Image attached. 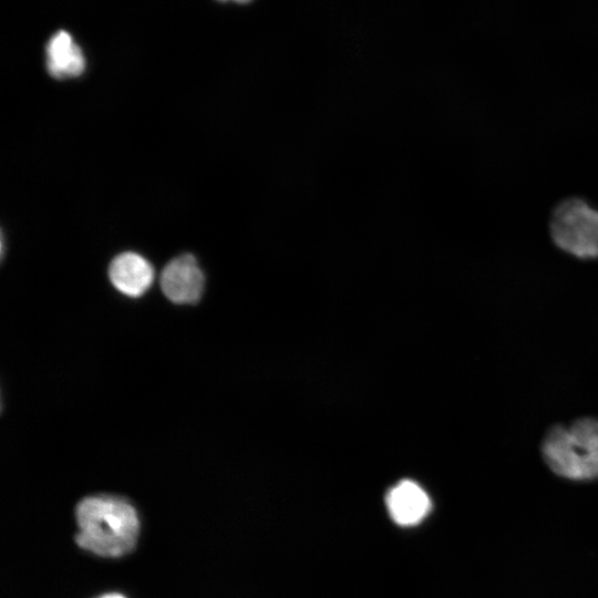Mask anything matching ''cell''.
<instances>
[{
    "label": "cell",
    "mask_w": 598,
    "mask_h": 598,
    "mask_svg": "<svg viewBox=\"0 0 598 598\" xmlns=\"http://www.w3.org/2000/svg\"><path fill=\"white\" fill-rule=\"evenodd\" d=\"M76 544L97 556L120 557L137 540L140 520L133 505L114 495H94L76 506Z\"/></svg>",
    "instance_id": "6da1fadb"
},
{
    "label": "cell",
    "mask_w": 598,
    "mask_h": 598,
    "mask_svg": "<svg viewBox=\"0 0 598 598\" xmlns=\"http://www.w3.org/2000/svg\"><path fill=\"white\" fill-rule=\"evenodd\" d=\"M542 454L553 472L568 480L598 477V420L582 417L556 425L544 437Z\"/></svg>",
    "instance_id": "7a4b0ae2"
},
{
    "label": "cell",
    "mask_w": 598,
    "mask_h": 598,
    "mask_svg": "<svg viewBox=\"0 0 598 598\" xmlns=\"http://www.w3.org/2000/svg\"><path fill=\"white\" fill-rule=\"evenodd\" d=\"M553 243L579 259H598V208L573 197L560 202L549 220Z\"/></svg>",
    "instance_id": "3957f363"
},
{
    "label": "cell",
    "mask_w": 598,
    "mask_h": 598,
    "mask_svg": "<svg viewBox=\"0 0 598 598\" xmlns=\"http://www.w3.org/2000/svg\"><path fill=\"white\" fill-rule=\"evenodd\" d=\"M204 274L190 254L172 259L161 275V287L174 303L190 305L197 302L204 291Z\"/></svg>",
    "instance_id": "277c9868"
},
{
    "label": "cell",
    "mask_w": 598,
    "mask_h": 598,
    "mask_svg": "<svg viewBox=\"0 0 598 598\" xmlns=\"http://www.w3.org/2000/svg\"><path fill=\"white\" fill-rule=\"evenodd\" d=\"M385 505L391 519L401 527L421 524L432 509L427 493L410 480L401 481L390 488Z\"/></svg>",
    "instance_id": "5b68a950"
},
{
    "label": "cell",
    "mask_w": 598,
    "mask_h": 598,
    "mask_svg": "<svg viewBox=\"0 0 598 598\" xmlns=\"http://www.w3.org/2000/svg\"><path fill=\"white\" fill-rule=\"evenodd\" d=\"M109 277L120 292L136 298L144 295L151 287L154 269L144 257L127 251L112 260Z\"/></svg>",
    "instance_id": "8992f818"
},
{
    "label": "cell",
    "mask_w": 598,
    "mask_h": 598,
    "mask_svg": "<svg viewBox=\"0 0 598 598\" xmlns=\"http://www.w3.org/2000/svg\"><path fill=\"white\" fill-rule=\"evenodd\" d=\"M47 68L51 76L65 79L82 74L85 59L66 31H59L47 44Z\"/></svg>",
    "instance_id": "52a82bcc"
},
{
    "label": "cell",
    "mask_w": 598,
    "mask_h": 598,
    "mask_svg": "<svg viewBox=\"0 0 598 598\" xmlns=\"http://www.w3.org/2000/svg\"><path fill=\"white\" fill-rule=\"evenodd\" d=\"M101 598H125L124 596L120 595V594H109V595H105Z\"/></svg>",
    "instance_id": "ba28073f"
},
{
    "label": "cell",
    "mask_w": 598,
    "mask_h": 598,
    "mask_svg": "<svg viewBox=\"0 0 598 598\" xmlns=\"http://www.w3.org/2000/svg\"><path fill=\"white\" fill-rule=\"evenodd\" d=\"M218 1H233V2H236V3H248L250 2L251 0H218Z\"/></svg>",
    "instance_id": "9c48e42d"
}]
</instances>
